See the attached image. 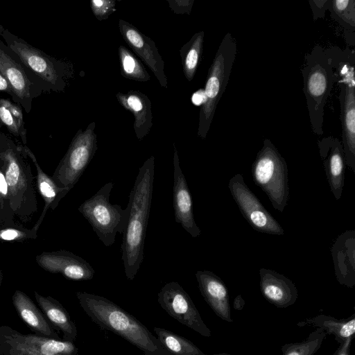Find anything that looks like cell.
Here are the masks:
<instances>
[{
  "mask_svg": "<svg viewBox=\"0 0 355 355\" xmlns=\"http://www.w3.org/2000/svg\"><path fill=\"white\" fill-rule=\"evenodd\" d=\"M155 157L139 168L129 196L130 216L121 243L125 275L133 280L144 259L146 232L153 198Z\"/></svg>",
  "mask_w": 355,
  "mask_h": 355,
  "instance_id": "cell-1",
  "label": "cell"
},
{
  "mask_svg": "<svg viewBox=\"0 0 355 355\" xmlns=\"http://www.w3.org/2000/svg\"><path fill=\"white\" fill-rule=\"evenodd\" d=\"M76 295L84 312L101 329L121 336L144 355H163L157 338L128 311L103 296L82 291Z\"/></svg>",
  "mask_w": 355,
  "mask_h": 355,
  "instance_id": "cell-2",
  "label": "cell"
},
{
  "mask_svg": "<svg viewBox=\"0 0 355 355\" xmlns=\"http://www.w3.org/2000/svg\"><path fill=\"white\" fill-rule=\"evenodd\" d=\"M302 69L306 103L311 128L315 135L323 134L324 107L336 82L330 49L315 45L306 53Z\"/></svg>",
  "mask_w": 355,
  "mask_h": 355,
  "instance_id": "cell-3",
  "label": "cell"
},
{
  "mask_svg": "<svg viewBox=\"0 0 355 355\" xmlns=\"http://www.w3.org/2000/svg\"><path fill=\"white\" fill-rule=\"evenodd\" d=\"M336 82L340 89L338 96L342 125V145L346 166L355 173V80L354 51L331 48Z\"/></svg>",
  "mask_w": 355,
  "mask_h": 355,
  "instance_id": "cell-4",
  "label": "cell"
},
{
  "mask_svg": "<svg viewBox=\"0 0 355 355\" xmlns=\"http://www.w3.org/2000/svg\"><path fill=\"white\" fill-rule=\"evenodd\" d=\"M254 183L267 195L273 208L282 213L290 196L288 169L272 142L263 140L251 167Z\"/></svg>",
  "mask_w": 355,
  "mask_h": 355,
  "instance_id": "cell-5",
  "label": "cell"
},
{
  "mask_svg": "<svg viewBox=\"0 0 355 355\" xmlns=\"http://www.w3.org/2000/svg\"><path fill=\"white\" fill-rule=\"evenodd\" d=\"M236 52V41L230 33H227L209 69L205 82V101L200 110L197 132L202 139L207 137L218 103L227 85Z\"/></svg>",
  "mask_w": 355,
  "mask_h": 355,
  "instance_id": "cell-6",
  "label": "cell"
},
{
  "mask_svg": "<svg viewBox=\"0 0 355 355\" xmlns=\"http://www.w3.org/2000/svg\"><path fill=\"white\" fill-rule=\"evenodd\" d=\"M19 153L12 148H6L0 152V160L12 210L15 217L26 222L37 211V202L31 167L23 161Z\"/></svg>",
  "mask_w": 355,
  "mask_h": 355,
  "instance_id": "cell-7",
  "label": "cell"
},
{
  "mask_svg": "<svg viewBox=\"0 0 355 355\" xmlns=\"http://www.w3.org/2000/svg\"><path fill=\"white\" fill-rule=\"evenodd\" d=\"M113 187L112 182L106 183L78 207V211L106 247L114 243L118 232L123 234L130 216L128 205L123 209L120 205L110 202Z\"/></svg>",
  "mask_w": 355,
  "mask_h": 355,
  "instance_id": "cell-8",
  "label": "cell"
},
{
  "mask_svg": "<svg viewBox=\"0 0 355 355\" xmlns=\"http://www.w3.org/2000/svg\"><path fill=\"white\" fill-rule=\"evenodd\" d=\"M96 123L80 129L52 175L56 184L69 191L78 182L97 150Z\"/></svg>",
  "mask_w": 355,
  "mask_h": 355,
  "instance_id": "cell-9",
  "label": "cell"
},
{
  "mask_svg": "<svg viewBox=\"0 0 355 355\" xmlns=\"http://www.w3.org/2000/svg\"><path fill=\"white\" fill-rule=\"evenodd\" d=\"M0 352L16 355H77L73 342L37 334H23L7 325L0 326Z\"/></svg>",
  "mask_w": 355,
  "mask_h": 355,
  "instance_id": "cell-10",
  "label": "cell"
},
{
  "mask_svg": "<svg viewBox=\"0 0 355 355\" xmlns=\"http://www.w3.org/2000/svg\"><path fill=\"white\" fill-rule=\"evenodd\" d=\"M227 186L243 216L254 230L271 235L284 234L283 227L249 189L242 175L233 176Z\"/></svg>",
  "mask_w": 355,
  "mask_h": 355,
  "instance_id": "cell-11",
  "label": "cell"
},
{
  "mask_svg": "<svg viewBox=\"0 0 355 355\" xmlns=\"http://www.w3.org/2000/svg\"><path fill=\"white\" fill-rule=\"evenodd\" d=\"M157 301L180 323L204 337L211 336V330L202 320L191 298L178 282L164 284L157 294Z\"/></svg>",
  "mask_w": 355,
  "mask_h": 355,
  "instance_id": "cell-12",
  "label": "cell"
},
{
  "mask_svg": "<svg viewBox=\"0 0 355 355\" xmlns=\"http://www.w3.org/2000/svg\"><path fill=\"white\" fill-rule=\"evenodd\" d=\"M119 28L125 42L154 73L162 87L167 88L164 73V62L155 42L135 26L123 19L119 21Z\"/></svg>",
  "mask_w": 355,
  "mask_h": 355,
  "instance_id": "cell-13",
  "label": "cell"
},
{
  "mask_svg": "<svg viewBox=\"0 0 355 355\" xmlns=\"http://www.w3.org/2000/svg\"><path fill=\"white\" fill-rule=\"evenodd\" d=\"M35 260L44 270L60 273L74 281L90 280L95 273L94 269L84 259L64 250L43 252L36 256Z\"/></svg>",
  "mask_w": 355,
  "mask_h": 355,
  "instance_id": "cell-14",
  "label": "cell"
},
{
  "mask_svg": "<svg viewBox=\"0 0 355 355\" xmlns=\"http://www.w3.org/2000/svg\"><path fill=\"white\" fill-rule=\"evenodd\" d=\"M173 209L175 220L192 237L200 235L201 230L197 225L193 216L192 197L181 170L177 149L173 144Z\"/></svg>",
  "mask_w": 355,
  "mask_h": 355,
  "instance_id": "cell-15",
  "label": "cell"
},
{
  "mask_svg": "<svg viewBox=\"0 0 355 355\" xmlns=\"http://www.w3.org/2000/svg\"><path fill=\"white\" fill-rule=\"evenodd\" d=\"M318 146L331 191L338 200L345 184L346 166L342 142L336 137L329 136L318 140Z\"/></svg>",
  "mask_w": 355,
  "mask_h": 355,
  "instance_id": "cell-16",
  "label": "cell"
},
{
  "mask_svg": "<svg viewBox=\"0 0 355 355\" xmlns=\"http://www.w3.org/2000/svg\"><path fill=\"white\" fill-rule=\"evenodd\" d=\"M259 272L261 292L271 304L287 308L296 302L298 291L290 279L270 269L261 268Z\"/></svg>",
  "mask_w": 355,
  "mask_h": 355,
  "instance_id": "cell-17",
  "label": "cell"
},
{
  "mask_svg": "<svg viewBox=\"0 0 355 355\" xmlns=\"http://www.w3.org/2000/svg\"><path fill=\"white\" fill-rule=\"evenodd\" d=\"M335 275L338 282L348 288L355 285V230L340 234L331 248Z\"/></svg>",
  "mask_w": 355,
  "mask_h": 355,
  "instance_id": "cell-18",
  "label": "cell"
},
{
  "mask_svg": "<svg viewBox=\"0 0 355 355\" xmlns=\"http://www.w3.org/2000/svg\"><path fill=\"white\" fill-rule=\"evenodd\" d=\"M196 277L201 295L213 311L222 320L232 322L228 289L223 281L209 270H198Z\"/></svg>",
  "mask_w": 355,
  "mask_h": 355,
  "instance_id": "cell-19",
  "label": "cell"
},
{
  "mask_svg": "<svg viewBox=\"0 0 355 355\" xmlns=\"http://www.w3.org/2000/svg\"><path fill=\"white\" fill-rule=\"evenodd\" d=\"M116 97L120 104L132 114L136 137L142 140L153 126L152 105L148 97L137 90H130L125 94L118 92Z\"/></svg>",
  "mask_w": 355,
  "mask_h": 355,
  "instance_id": "cell-20",
  "label": "cell"
},
{
  "mask_svg": "<svg viewBox=\"0 0 355 355\" xmlns=\"http://www.w3.org/2000/svg\"><path fill=\"white\" fill-rule=\"evenodd\" d=\"M12 302L19 318L35 334L60 340V336L46 317L25 293L15 291Z\"/></svg>",
  "mask_w": 355,
  "mask_h": 355,
  "instance_id": "cell-21",
  "label": "cell"
},
{
  "mask_svg": "<svg viewBox=\"0 0 355 355\" xmlns=\"http://www.w3.org/2000/svg\"><path fill=\"white\" fill-rule=\"evenodd\" d=\"M19 148L26 155L31 159L35 164L37 171V188L44 202L42 214L33 227V229L37 232L42 222L44 219L47 210L49 208L54 210L61 199H62L69 191L64 188L58 187L52 178L43 171L35 155L28 147L21 146Z\"/></svg>",
  "mask_w": 355,
  "mask_h": 355,
  "instance_id": "cell-22",
  "label": "cell"
},
{
  "mask_svg": "<svg viewBox=\"0 0 355 355\" xmlns=\"http://www.w3.org/2000/svg\"><path fill=\"white\" fill-rule=\"evenodd\" d=\"M36 302L52 326L63 334V340L73 342L77 338V328L65 308L51 296H43L34 291Z\"/></svg>",
  "mask_w": 355,
  "mask_h": 355,
  "instance_id": "cell-23",
  "label": "cell"
},
{
  "mask_svg": "<svg viewBox=\"0 0 355 355\" xmlns=\"http://www.w3.org/2000/svg\"><path fill=\"white\" fill-rule=\"evenodd\" d=\"M21 62L44 80L55 84L58 73L52 62L40 51L24 43L13 41L10 45Z\"/></svg>",
  "mask_w": 355,
  "mask_h": 355,
  "instance_id": "cell-24",
  "label": "cell"
},
{
  "mask_svg": "<svg viewBox=\"0 0 355 355\" xmlns=\"http://www.w3.org/2000/svg\"><path fill=\"white\" fill-rule=\"evenodd\" d=\"M300 327H311L322 329L326 335H332L339 345L352 338L355 333V314L344 319L327 315H318L297 322Z\"/></svg>",
  "mask_w": 355,
  "mask_h": 355,
  "instance_id": "cell-25",
  "label": "cell"
},
{
  "mask_svg": "<svg viewBox=\"0 0 355 355\" xmlns=\"http://www.w3.org/2000/svg\"><path fill=\"white\" fill-rule=\"evenodd\" d=\"M0 72L20 99L29 98L31 83L21 67L0 49Z\"/></svg>",
  "mask_w": 355,
  "mask_h": 355,
  "instance_id": "cell-26",
  "label": "cell"
},
{
  "mask_svg": "<svg viewBox=\"0 0 355 355\" xmlns=\"http://www.w3.org/2000/svg\"><path fill=\"white\" fill-rule=\"evenodd\" d=\"M163 355H207L188 339L167 329L154 327Z\"/></svg>",
  "mask_w": 355,
  "mask_h": 355,
  "instance_id": "cell-27",
  "label": "cell"
},
{
  "mask_svg": "<svg viewBox=\"0 0 355 355\" xmlns=\"http://www.w3.org/2000/svg\"><path fill=\"white\" fill-rule=\"evenodd\" d=\"M204 35L202 31L195 33L180 50L183 72L189 82L193 80L201 59Z\"/></svg>",
  "mask_w": 355,
  "mask_h": 355,
  "instance_id": "cell-28",
  "label": "cell"
},
{
  "mask_svg": "<svg viewBox=\"0 0 355 355\" xmlns=\"http://www.w3.org/2000/svg\"><path fill=\"white\" fill-rule=\"evenodd\" d=\"M119 66L123 77L140 82H147L150 80L143 63L124 46H119Z\"/></svg>",
  "mask_w": 355,
  "mask_h": 355,
  "instance_id": "cell-29",
  "label": "cell"
},
{
  "mask_svg": "<svg viewBox=\"0 0 355 355\" xmlns=\"http://www.w3.org/2000/svg\"><path fill=\"white\" fill-rule=\"evenodd\" d=\"M327 10L343 28L354 35L355 31V1L328 0Z\"/></svg>",
  "mask_w": 355,
  "mask_h": 355,
  "instance_id": "cell-30",
  "label": "cell"
},
{
  "mask_svg": "<svg viewBox=\"0 0 355 355\" xmlns=\"http://www.w3.org/2000/svg\"><path fill=\"white\" fill-rule=\"evenodd\" d=\"M326 336L322 329H316L305 340L282 346V355H314L322 346Z\"/></svg>",
  "mask_w": 355,
  "mask_h": 355,
  "instance_id": "cell-31",
  "label": "cell"
},
{
  "mask_svg": "<svg viewBox=\"0 0 355 355\" xmlns=\"http://www.w3.org/2000/svg\"><path fill=\"white\" fill-rule=\"evenodd\" d=\"M0 119L10 132L15 135H19L23 114L19 106L7 99H0Z\"/></svg>",
  "mask_w": 355,
  "mask_h": 355,
  "instance_id": "cell-32",
  "label": "cell"
},
{
  "mask_svg": "<svg viewBox=\"0 0 355 355\" xmlns=\"http://www.w3.org/2000/svg\"><path fill=\"white\" fill-rule=\"evenodd\" d=\"M15 214L12 210L8 189L0 160V229L16 225Z\"/></svg>",
  "mask_w": 355,
  "mask_h": 355,
  "instance_id": "cell-33",
  "label": "cell"
},
{
  "mask_svg": "<svg viewBox=\"0 0 355 355\" xmlns=\"http://www.w3.org/2000/svg\"><path fill=\"white\" fill-rule=\"evenodd\" d=\"M37 236L33 228L28 229L21 225H15L0 229V240L3 241L22 242L28 239H35Z\"/></svg>",
  "mask_w": 355,
  "mask_h": 355,
  "instance_id": "cell-34",
  "label": "cell"
},
{
  "mask_svg": "<svg viewBox=\"0 0 355 355\" xmlns=\"http://www.w3.org/2000/svg\"><path fill=\"white\" fill-rule=\"evenodd\" d=\"M115 0H92L90 8L95 17L99 21L107 19L116 9Z\"/></svg>",
  "mask_w": 355,
  "mask_h": 355,
  "instance_id": "cell-35",
  "label": "cell"
},
{
  "mask_svg": "<svg viewBox=\"0 0 355 355\" xmlns=\"http://www.w3.org/2000/svg\"><path fill=\"white\" fill-rule=\"evenodd\" d=\"M169 7L176 14H189L191 12L193 1L184 0V1H167Z\"/></svg>",
  "mask_w": 355,
  "mask_h": 355,
  "instance_id": "cell-36",
  "label": "cell"
},
{
  "mask_svg": "<svg viewBox=\"0 0 355 355\" xmlns=\"http://www.w3.org/2000/svg\"><path fill=\"white\" fill-rule=\"evenodd\" d=\"M309 2L312 10L313 20L324 18L327 10L328 0H310Z\"/></svg>",
  "mask_w": 355,
  "mask_h": 355,
  "instance_id": "cell-37",
  "label": "cell"
},
{
  "mask_svg": "<svg viewBox=\"0 0 355 355\" xmlns=\"http://www.w3.org/2000/svg\"><path fill=\"white\" fill-rule=\"evenodd\" d=\"M352 338L346 340L343 343L339 345L336 351L333 355H351V345Z\"/></svg>",
  "mask_w": 355,
  "mask_h": 355,
  "instance_id": "cell-38",
  "label": "cell"
},
{
  "mask_svg": "<svg viewBox=\"0 0 355 355\" xmlns=\"http://www.w3.org/2000/svg\"><path fill=\"white\" fill-rule=\"evenodd\" d=\"M192 103L196 105H202L205 101V96L203 89L195 92L191 97Z\"/></svg>",
  "mask_w": 355,
  "mask_h": 355,
  "instance_id": "cell-39",
  "label": "cell"
},
{
  "mask_svg": "<svg viewBox=\"0 0 355 355\" xmlns=\"http://www.w3.org/2000/svg\"><path fill=\"white\" fill-rule=\"evenodd\" d=\"M0 91H6L10 92L11 87L6 79V78L3 76V74L0 72Z\"/></svg>",
  "mask_w": 355,
  "mask_h": 355,
  "instance_id": "cell-40",
  "label": "cell"
},
{
  "mask_svg": "<svg viewBox=\"0 0 355 355\" xmlns=\"http://www.w3.org/2000/svg\"><path fill=\"white\" fill-rule=\"evenodd\" d=\"M245 305V301L241 295H237L234 299V308L236 310H241Z\"/></svg>",
  "mask_w": 355,
  "mask_h": 355,
  "instance_id": "cell-41",
  "label": "cell"
},
{
  "mask_svg": "<svg viewBox=\"0 0 355 355\" xmlns=\"http://www.w3.org/2000/svg\"><path fill=\"white\" fill-rule=\"evenodd\" d=\"M2 280H3V273H2L1 270L0 269V288H1V283H2Z\"/></svg>",
  "mask_w": 355,
  "mask_h": 355,
  "instance_id": "cell-42",
  "label": "cell"
},
{
  "mask_svg": "<svg viewBox=\"0 0 355 355\" xmlns=\"http://www.w3.org/2000/svg\"><path fill=\"white\" fill-rule=\"evenodd\" d=\"M0 355H16V354H8V353H5V352H0Z\"/></svg>",
  "mask_w": 355,
  "mask_h": 355,
  "instance_id": "cell-43",
  "label": "cell"
},
{
  "mask_svg": "<svg viewBox=\"0 0 355 355\" xmlns=\"http://www.w3.org/2000/svg\"><path fill=\"white\" fill-rule=\"evenodd\" d=\"M212 355H232V354H226V353H220V354H212Z\"/></svg>",
  "mask_w": 355,
  "mask_h": 355,
  "instance_id": "cell-44",
  "label": "cell"
}]
</instances>
